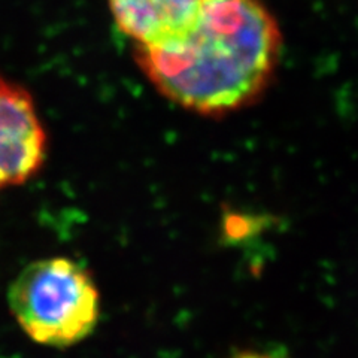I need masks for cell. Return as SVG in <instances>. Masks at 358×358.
<instances>
[{
  "mask_svg": "<svg viewBox=\"0 0 358 358\" xmlns=\"http://www.w3.org/2000/svg\"><path fill=\"white\" fill-rule=\"evenodd\" d=\"M8 299L29 338L57 348L88 338L100 317V294L92 275L66 257L29 264L10 285Z\"/></svg>",
  "mask_w": 358,
  "mask_h": 358,
  "instance_id": "cell-2",
  "label": "cell"
},
{
  "mask_svg": "<svg viewBox=\"0 0 358 358\" xmlns=\"http://www.w3.org/2000/svg\"><path fill=\"white\" fill-rule=\"evenodd\" d=\"M205 0H108L118 30L134 48L157 47L184 33Z\"/></svg>",
  "mask_w": 358,
  "mask_h": 358,
  "instance_id": "cell-4",
  "label": "cell"
},
{
  "mask_svg": "<svg viewBox=\"0 0 358 358\" xmlns=\"http://www.w3.org/2000/svg\"><path fill=\"white\" fill-rule=\"evenodd\" d=\"M282 38L262 0H205L178 38L134 48L150 83L173 103L203 115L250 105L271 83Z\"/></svg>",
  "mask_w": 358,
  "mask_h": 358,
  "instance_id": "cell-1",
  "label": "cell"
},
{
  "mask_svg": "<svg viewBox=\"0 0 358 358\" xmlns=\"http://www.w3.org/2000/svg\"><path fill=\"white\" fill-rule=\"evenodd\" d=\"M233 358H278L271 354H264V352H255V351H246V352H239L234 355Z\"/></svg>",
  "mask_w": 358,
  "mask_h": 358,
  "instance_id": "cell-5",
  "label": "cell"
},
{
  "mask_svg": "<svg viewBox=\"0 0 358 358\" xmlns=\"http://www.w3.org/2000/svg\"><path fill=\"white\" fill-rule=\"evenodd\" d=\"M47 155V134L31 96L0 78V192L35 175Z\"/></svg>",
  "mask_w": 358,
  "mask_h": 358,
  "instance_id": "cell-3",
  "label": "cell"
}]
</instances>
